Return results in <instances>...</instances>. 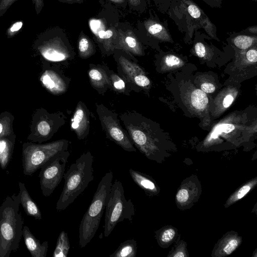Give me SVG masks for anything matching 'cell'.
<instances>
[{
    "mask_svg": "<svg viewBox=\"0 0 257 257\" xmlns=\"http://www.w3.org/2000/svg\"><path fill=\"white\" fill-rule=\"evenodd\" d=\"M20 205L18 193L8 196L0 206V257H9L19 248L24 223Z\"/></svg>",
    "mask_w": 257,
    "mask_h": 257,
    "instance_id": "6da1fadb",
    "label": "cell"
},
{
    "mask_svg": "<svg viewBox=\"0 0 257 257\" xmlns=\"http://www.w3.org/2000/svg\"><path fill=\"white\" fill-rule=\"evenodd\" d=\"M93 161L91 152H84L64 173V186L56 203L57 210L65 209L93 180Z\"/></svg>",
    "mask_w": 257,
    "mask_h": 257,
    "instance_id": "7a4b0ae2",
    "label": "cell"
},
{
    "mask_svg": "<svg viewBox=\"0 0 257 257\" xmlns=\"http://www.w3.org/2000/svg\"><path fill=\"white\" fill-rule=\"evenodd\" d=\"M112 179L111 171L105 173L98 183L90 205L81 219L79 228V245L81 248L90 242L98 229Z\"/></svg>",
    "mask_w": 257,
    "mask_h": 257,
    "instance_id": "3957f363",
    "label": "cell"
},
{
    "mask_svg": "<svg viewBox=\"0 0 257 257\" xmlns=\"http://www.w3.org/2000/svg\"><path fill=\"white\" fill-rule=\"evenodd\" d=\"M104 235L108 237L116 225L127 219L132 222L135 214L134 205L131 199L127 200L122 183L117 180L111 186L105 206Z\"/></svg>",
    "mask_w": 257,
    "mask_h": 257,
    "instance_id": "277c9868",
    "label": "cell"
},
{
    "mask_svg": "<svg viewBox=\"0 0 257 257\" xmlns=\"http://www.w3.org/2000/svg\"><path fill=\"white\" fill-rule=\"evenodd\" d=\"M69 144L65 139L43 145L25 144L22 153L24 174L32 176L53 156L68 150Z\"/></svg>",
    "mask_w": 257,
    "mask_h": 257,
    "instance_id": "5b68a950",
    "label": "cell"
},
{
    "mask_svg": "<svg viewBox=\"0 0 257 257\" xmlns=\"http://www.w3.org/2000/svg\"><path fill=\"white\" fill-rule=\"evenodd\" d=\"M96 111L101 126L107 139L113 141L124 151L136 152L128 134L120 124L118 115L101 103H95Z\"/></svg>",
    "mask_w": 257,
    "mask_h": 257,
    "instance_id": "8992f818",
    "label": "cell"
},
{
    "mask_svg": "<svg viewBox=\"0 0 257 257\" xmlns=\"http://www.w3.org/2000/svg\"><path fill=\"white\" fill-rule=\"evenodd\" d=\"M70 155L68 150L62 151L40 168L39 177L41 189L44 196H49L61 182Z\"/></svg>",
    "mask_w": 257,
    "mask_h": 257,
    "instance_id": "52a82bcc",
    "label": "cell"
},
{
    "mask_svg": "<svg viewBox=\"0 0 257 257\" xmlns=\"http://www.w3.org/2000/svg\"><path fill=\"white\" fill-rule=\"evenodd\" d=\"M35 44L42 56L50 62H68L75 57V53L58 37L46 39L40 36Z\"/></svg>",
    "mask_w": 257,
    "mask_h": 257,
    "instance_id": "ba28073f",
    "label": "cell"
},
{
    "mask_svg": "<svg viewBox=\"0 0 257 257\" xmlns=\"http://www.w3.org/2000/svg\"><path fill=\"white\" fill-rule=\"evenodd\" d=\"M118 73L133 87L136 86L145 88L150 84L142 68L132 60L123 55L118 56L116 59Z\"/></svg>",
    "mask_w": 257,
    "mask_h": 257,
    "instance_id": "9c48e42d",
    "label": "cell"
},
{
    "mask_svg": "<svg viewBox=\"0 0 257 257\" xmlns=\"http://www.w3.org/2000/svg\"><path fill=\"white\" fill-rule=\"evenodd\" d=\"M40 81L50 92L54 95H60L67 91L71 79L60 70L48 69L43 73Z\"/></svg>",
    "mask_w": 257,
    "mask_h": 257,
    "instance_id": "30bf717a",
    "label": "cell"
},
{
    "mask_svg": "<svg viewBox=\"0 0 257 257\" xmlns=\"http://www.w3.org/2000/svg\"><path fill=\"white\" fill-rule=\"evenodd\" d=\"M90 112L83 102L79 101L71 119V128L78 139L84 140L90 131Z\"/></svg>",
    "mask_w": 257,
    "mask_h": 257,
    "instance_id": "8fae6325",
    "label": "cell"
},
{
    "mask_svg": "<svg viewBox=\"0 0 257 257\" xmlns=\"http://www.w3.org/2000/svg\"><path fill=\"white\" fill-rule=\"evenodd\" d=\"M107 66L101 65L90 64L88 71L90 83L92 87L101 95L110 89Z\"/></svg>",
    "mask_w": 257,
    "mask_h": 257,
    "instance_id": "7c38bea8",
    "label": "cell"
},
{
    "mask_svg": "<svg viewBox=\"0 0 257 257\" xmlns=\"http://www.w3.org/2000/svg\"><path fill=\"white\" fill-rule=\"evenodd\" d=\"M23 236L27 249L33 257H46L48 249V242L44 241L42 243L31 232L29 228L23 226Z\"/></svg>",
    "mask_w": 257,
    "mask_h": 257,
    "instance_id": "4fadbf2b",
    "label": "cell"
},
{
    "mask_svg": "<svg viewBox=\"0 0 257 257\" xmlns=\"http://www.w3.org/2000/svg\"><path fill=\"white\" fill-rule=\"evenodd\" d=\"M116 49H122L129 54L143 55L141 43L133 32L130 30L119 33Z\"/></svg>",
    "mask_w": 257,
    "mask_h": 257,
    "instance_id": "5bb4252c",
    "label": "cell"
},
{
    "mask_svg": "<svg viewBox=\"0 0 257 257\" xmlns=\"http://www.w3.org/2000/svg\"><path fill=\"white\" fill-rule=\"evenodd\" d=\"M20 202L26 214L33 217L36 220H41L42 214L37 204L34 201L24 183L19 182Z\"/></svg>",
    "mask_w": 257,
    "mask_h": 257,
    "instance_id": "9a60e30c",
    "label": "cell"
},
{
    "mask_svg": "<svg viewBox=\"0 0 257 257\" xmlns=\"http://www.w3.org/2000/svg\"><path fill=\"white\" fill-rule=\"evenodd\" d=\"M107 71L110 83V89L117 93L130 95V92L133 90L130 84L119 74H116L108 68Z\"/></svg>",
    "mask_w": 257,
    "mask_h": 257,
    "instance_id": "2e32d148",
    "label": "cell"
},
{
    "mask_svg": "<svg viewBox=\"0 0 257 257\" xmlns=\"http://www.w3.org/2000/svg\"><path fill=\"white\" fill-rule=\"evenodd\" d=\"M187 12L189 15L193 19L200 21L202 27L204 28L206 32L211 37H214L213 25L209 19L197 5L193 3H189L187 6Z\"/></svg>",
    "mask_w": 257,
    "mask_h": 257,
    "instance_id": "e0dca14e",
    "label": "cell"
},
{
    "mask_svg": "<svg viewBox=\"0 0 257 257\" xmlns=\"http://www.w3.org/2000/svg\"><path fill=\"white\" fill-rule=\"evenodd\" d=\"M145 26L147 32L154 38L166 41L171 40L168 31L161 23L149 20L145 22Z\"/></svg>",
    "mask_w": 257,
    "mask_h": 257,
    "instance_id": "ac0fdd59",
    "label": "cell"
},
{
    "mask_svg": "<svg viewBox=\"0 0 257 257\" xmlns=\"http://www.w3.org/2000/svg\"><path fill=\"white\" fill-rule=\"evenodd\" d=\"M129 173L134 182L146 192L154 193L157 192L155 184L146 175L133 169H129Z\"/></svg>",
    "mask_w": 257,
    "mask_h": 257,
    "instance_id": "d6986e66",
    "label": "cell"
},
{
    "mask_svg": "<svg viewBox=\"0 0 257 257\" xmlns=\"http://www.w3.org/2000/svg\"><path fill=\"white\" fill-rule=\"evenodd\" d=\"M14 142L8 139H0V167L5 170L11 160Z\"/></svg>",
    "mask_w": 257,
    "mask_h": 257,
    "instance_id": "ffe728a7",
    "label": "cell"
},
{
    "mask_svg": "<svg viewBox=\"0 0 257 257\" xmlns=\"http://www.w3.org/2000/svg\"><path fill=\"white\" fill-rule=\"evenodd\" d=\"M137 242L134 239H127L121 243L110 257H135L137 253Z\"/></svg>",
    "mask_w": 257,
    "mask_h": 257,
    "instance_id": "44dd1931",
    "label": "cell"
},
{
    "mask_svg": "<svg viewBox=\"0 0 257 257\" xmlns=\"http://www.w3.org/2000/svg\"><path fill=\"white\" fill-rule=\"evenodd\" d=\"M70 249V244L68 237V233L62 230L59 234L53 257H67Z\"/></svg>",
    "mask_w": 257,
    "mask_h": 257,
    "instance_id": "7402d4cb",
    "label": "cell"
},
{
    "mask_svg": "<svg viewBox=\"0 0 257 257\" xmlns=\"http://www.w3.org/2000/svg\"><path fill=\"white\" fill-rule=\"evenodd\" d=\"M78 51L79 56L82 59L88 58L95 53V47L92 42L85 35L81 36L79 39Z\"/></svg>",
    "mask_w": 257,
    "mask_h": 257,
    "instance_id": "603a6c76",
    "label": "cell"
},
{
    "mask_svg": "<svg viewBox=\"0 0 257 257\" xmlns=\"http://www.w3.org/2000/svg\"><path fill=\"white\" fill-rule=\"evenodd\" d=\"M191 104L197 109L202 110L205 108L208 102V99L205 92L201 89H195L191 96Z\"/></svg>",
    "mask_w": 257,
    "mask_h": 257,
    "instance_id": "cb8c5ba5",
    "label": "cell"
},
{
    "mask_svg": "<svg viewBox=\"0 0 257 257\" xmlns=\"http://www.w3.org/2000/svg\"><path fill=\"white\" fill-rule=\"evenodd\" d=\"M256 179L255 178L251 181L243 185L236 192L230 196L226 204L230 205L235 202L243 198L251 188L256 184Z\"/></svg>",
    "mask_w": 257,
    "mask_h": 257,
    "instance_id": "d4e9b609",
    "label": "cell"
},
{
    "mask_svg": "<svg viewBox=\"0 0 257 257\" xmlns=\"http://www.w3.org/2000/svg\"><path fill=\"white\" fill-rule=\"evenodd\" d=\"M234 45L241 50L250 48L256 41V37L245 35H239L233 39Z\"/></svg>",
    "mask_w": 257,
    "mask_h": 257,
    "instance_id": "484cf974",
    "label": "cell"
},
{
    "mask_svg": "<svg viewBox=\"0 0 257 257\" xmlns=\"http://www.w3.org/2000/svg\"><path fill=\"white\" fill-rule=\"evenodd\" d=\"M239 240L236 237H229L225 239L221 244L220 247L221 253L223 255L230 254L238 246Z\"/></svg>",
    "mask_w": 257,
    "mask_h": 257,
    "instance_id": "4316f807",
    "label": "cell"
},
{
    "mask_svg": "<svg viewBox=\"0 0 257 257\" xmlns=\"http://www.w3.org/2000/svg\"><path fill=\"white\" fill-rule=\"evenodd\" d=\"M235 127L231 123H222L217 125L213 130L209 138V141L211 139H216L218 136L222 133H229L232 132Z\"/></svg>",
    "mask_w": 257,
    "mask_h": 257,
    "instance_id": "83f0119b",
    "label": "cell"
},
{
    "mask_svg": "<svg viewBox=\"0 0 257 257\" xmlns=\"http://www.w3.org/2000/svg\"><path fill=\"white\" fill-rule=\"evenodd\" d=\"M23 26V22L19 21L13 23L7 29L6 35L8 38L15 37L20 32Z\"/></svg>",
    "mask_w": 257,
    "mask_h": 257,
    "instance_id": "f1b7e54d",
    "label": "cell"
},
{
    "mask_svg": "<svg viewBox=\"0 0 257 257\" xmlns=\"http://www.w3.org/2000/svg\"><path fill=\"white\" fill-rule=\"evenodd\" d=\"M176 234L175 231L171 228H167L162 231L160 235V240L162 243H167L174 238Z\"/></svg>",
    "mask_w": 257,
    "mask_h": 257,
    "instance_id": "f546056e",
    "label": "cell"
},
{
    "mask_svg": "<svg viewBox=\"0 0 257 257\" xmlns=\"http://www.w3.org/2000/svg\"><path fill=\"white\" fill-rule=\"evenodd\" d=\"M18 0H0V17L3 16L10 7Z\"/></svg>",
    "mask_w": 257,
    "mask_h": 257,
    "instance_id": "4dcf8cb0",
    "label": "cell"
},
{
    "mask_svg": "<svg viewBox=\"0 0 257 257\" xmlns=\"http://www.w3.org/2000/svg\"><path fill=\"white\" fill-rule=\"evenodd\" d=\"M189 192L186 189H180L176 194V199L180 203H184L189 198Z\"/></svg>",
    "mask_w": 257,
    "mask_h": 257,
    "instance_id": "1f68e13d",
    "label": "cell"
},
{
    "mask_svg": "<svg viewBox=\"0 0 257 257\" xmlns=\"http://www.w3.org/2000/svg\"><path fill=\"white\" fill-rule=\"evenodd\" d=\"M195 51L197 55L200 58L205 56L206 48L205 45L201 42H198L195 45Z\"/></svg>",
    "mask_w": 257,
    "mask_h": 257,
    "instance_id": "d6a6232c",
    "label": "cell"
},
{
    "mask_svg": "<svg viewBox=\"0 0 257 257\" xmlns=\"http://www.w3.org/2000/svg\"><path fill=\"white\" fill-rule=\"evenodd\" d=\"M181 62L180 59L173 55H169L165 58V63L169 66H173L179 64Z\"/></svg>",
    "mask_w": 257,
    "mask_h": 257,
    "instance_id": "836d02e7",
    "label": "cell"
},
{
    "mask_svg": "<svg viewBox=\"0 0 257 257\" xmlns=\"http://www.w3.org/2000/svg\"><path fill=\"white\" fill-rule=\"evenodd\" d=\"M246 57L247 60L250 62H256L257 51L256 49H250L246 52Z\"/></svg>",
    "mask_w": 257,
    "mask_h": 257,
    "instance_id": "e575fe53",
    "label": "cell"
},
{
    "mask_svg": "<svg viewBox=\"0 0 257 257\" xmlns=\"http://www.w3.org/2000/svg\"><path fill=\"white\" fill-rule=\"evenodd\" d=\"M201 88L203 91L208 93H212L215 89L214 85L209 82H205L202 84Z\"/></svg>",
    "mask_w": 257,
    "mask_h": 257,
    "instance_id": "d590c367",
    "label": "cell"
},
{
    "mask_svg": "<svg viewBox=\"0 0 257 257\" xmlns=\"http://www.w3.org/2000/svg\"><path fill=\"white\" fill-rule=\"evenodd\" d=\"M35 6L36 14L38 15L44 7V0H32Z\"/></svg>",
    "mask_w": 257,
    "mask_h": 257,
    "instance_id": "8d00e7d4",
    "label": "cell"
},
{
    "mask_svg": "<svg viewBox=\"0 0 257 257\" xmlns=\"http://www.w3.org/2000/svg\"><path fill=\"white\" fill-rule=\"evenodd\" d=\"M233 100V97L231 95H226L223 101V105L224 107L227 108L229 107L232 103Z\"/></svg>",
    "mask_w": 257,
    "mask_h": 257,
    "instance_id": "74e56055",
    "label": "cell"
},
{
    "mask_svg": "<svg viewBox=\"0 0 257 257\" xmlns=\"http://www.w3.org/2000/svg\"><path fill=\"white\" fill-rule=\"evenodd\" d=\"M174 257H184L185 256L184 251L180 250L175 252L174 254L173 255Z\"/></svg>",
    "mask_w": 257,
    "mask_h": 257,
    "instance_id": "f35d334b",
    "label": "cell"
},
{
    "mask_svg": "<svg viewBox=\"0 0 257 257\" xmlns=\"http://www.w3.org/2000/svg\"><path fill=\"white\" fill-rule=\"evenodd\" d=\"M251 33H253L254 34H256L257 30L256 26H253L251 27L248 28L247 29Z\"/></svg>",
    "mask_w": 257,
    "mask_h": 257,
    "instance_id": "ab89813d",
    "label": "cell"
},
{
    "mask_svg": "<svg viewBox=\"0 0 257 257\" xmlns=\"http://www.w3.org/2000/svg\"><path fill=\"white\" fill-rule=\"evenodd\" d=\"M130 3L133 5L137 6L140 4V0H128Z\"/></svg>",
    "mask_w": 257,
    "mask_h": 257,
    "instance_id": "60d3db41",
    "label": "cell"
},
{
    "mask_svg": "<svg viewBox=\"0 0 257 257\" xmlns=\"http://www.w3.org/2000/svg\"><path fill=\"white\" fill-rule=\"evenodd\" d=\"M4 130V126L2 123L0 122V135L2 134Z\"/></svg>",
    "mask_w": 257,
    "mask_h": 257,
    "instance_id": "b9f144b4",
    "label": "cell"
},
{
    "mask_svg": "<svg viewBox=\"0 0 257 257\" xmlns=\"http://www.w3.org/2000/svg\"><path fill=\"white\" fill-rule=\"evenodd\" d=\"M113 2L116 3H121L123 2L124 0H110Z\"/></svg>",
    "mask_w": 257,
    "mask_h": 257,
    "instance_id": "7bdbcfd3",
    "label": "cell"
},
{
    "mask_svg": "<svg viewBox=\"0 0 257 257\" xmlns=\"http://www.w3.org/2000/svg\"><path fill=\"white\" fill-rule=\"evenodd\" d=\"M66 1H76V2H78L80 0H66Z\"/></svg>",
    "mask_w": 257,
    "mask_h": 257,
    "instance_id": "ee69618b",
    "label": "cell"
},
{
    "mask_svg": "<svg viewBox=\"0 0 257 257\" xmlns=\"http://www.w3.org/2000/svg\"><path fill=\"white\" fill-rule=\"evenodd\" d=\"M213 1V0H212ZM214 1H217V0H214Z\"/></svg>",
    "mask_w": 257,
    "mask_h": 257,
    "instance_id": "f6af8a7d",
    "label": "cell"
}]
</instances>
